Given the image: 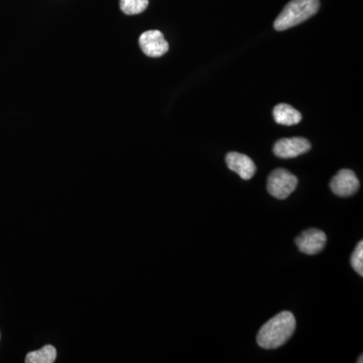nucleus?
Listing matches in <instances>:
<instances>
[{"mask_svg":"<svg viewBox=\"0 0 363 363\" xmlns=\"http://www.w3.org/2000/svg\"><path fill=\"white\" fill-rule=\"evenodd\" d=\"M296 330V319L292 313L283 311L267 322L257 334V344L264 350L281 347Z\"/></svg>","mask_w":363,"mask_h":363,"instance_id":"1","label":"nucleus"},{"mask_svg":"<svg viewBox=\"0 0 363 363\" xmlns=\"http://www.w3.org/2000/svg\"><path fill=\"white\" fill-rule=\"evenodd\" d=\"M319 7V0H292L274 21V28L281 32L300 25L316 14Z\"/></svg>","mask_w":363,"mask_h":363,"instance_id":"2","label":"nucleus"},{"mask_svg":"<svg viewBox=\"0 0 363 363\" xmlns=\"http://www.w3.org/2000/svg\"><path fill=\"white\" fill-rule=\"evenodd\" d=\"M298 186V178L285 169H277L267 179V191L277 199H286Z\"/></svg>","mask_w":363,"mask_h":363,"instance_id":"3","label":"nucleus"},{"mask_svg":"<svg viewBox=\"0 0 363 363\" xmlns=\"http://www.w3.org/2000/svg\"><path fill=\"white\" fill-rule=\"evenodd\" d=\"M295 241L301 252L314 255L323 250L326 245L327 236L319 229L310 228L301 233Z\"/></svg>","mask_w":363,"mask_h":363,"instance_id":"4","label":"nucleus"},{"mask_svg":"<svg viewBox=\"0 0 363 363\" xmlns=\"http://www.w3.org/2000/svg\"><path fill=\"white\" fill-rule=\"evenodd\" d=\"M311 150V143L303 138H283L274 143V154L281 159H293Z\"/></svg>","mask_w":363,"mask_h":363,"instance_id":"5","label":"nucleus"},{"mask_svg":"<svg viewBox=\"0 0 363 363\" xmlns=\"http://www.w3.org/2000/svg\"><path fill=\"white\" fill-rule=\"evenodd\" d=\"M143 52L150 58H159L169 51V44L160 30H147L140 37Z\"/></svg>","mask_w":363,"mask_h":363,"instance_id":"6","label":"nucleus"},{"mask_svg":"<svg viewBox=\"0 0 363 363\" xmlns=\"http://www.w3.org/2000/svg\"><path fill=\"white\" fill-rule=\"evenodd\" d=\"M330 188L332 192L339 197H350L357 192L359 181L354 172L344 169L332 178Z\"/></svg>","mask_w":363,"mask_h":363,"instance_id":"7","label":"nucleus"},{"mask_svg":"<svg viewBox=\"0 0 363 363\" xmlns=\"http://www.w3.org/2000/svg\"><path fill=\"white\" fill-rule=\"evenodd\" d=\"M225 161L227 167L238 174L243 180H250L257 171V167L252 160L240 152H229L227 154Z\"/></svg>","mask_w":363,"mask_h":363,"instance_id":"8","label":"nucleus"},{"mask_svg":"<svg viewBox=\"0 0 363 363\" xmlns=\"http://www.w3.org/2000/svg\"><path fill=\"white\" fill-rule=\"evenodd\" d=\"M272 114H274L276 123L281 124V125H295V124H298L302 121V116H301L300 112L288 104L277 105Z\"/></svg>","mask_w":363,"mask_h":363,"instance_id":"9","label":"nucleus"},{"mask_svg":"<svg viewBox=\"0 0 363 363\" xmlns=\"http://www.w3.org/2000/svg\"><path fill=\"white\" fill-rule=\"evenodd\" d=\"M57 358L56 348L52 345H45L42 350L28 353L26 363H52Z\"/></svg>","mask_w":363,"mask_h":363,"instance_id":"10","label":"nucleus"},{"mask_svg":"<svg viewBox=\"0 0 363 363\" xmlns=\"http://www.w3.org/2000/svg\"><path fill=\"white\" fill-rule=\"evenodd\" d=\"M149 6V0H121V9L128 16L143 13Z\"/></svg>","mask_w":363,"mask_h":363,"instance_id":"11","label":"nucleus"},{"mask_svg":"<svg viewBox=\"0 0 363 363\" xmlns=\"http://www.w3.org/2000/svg\"><path fill=\"white\" fill-rule=\"evenodd\" d=\"M351 266H352L354 271L359 274L360 277L363 276V241H359V243L355 247L354 252L351 255Z\"/></svg>","mask_w":363,"mask_h":363,"instance_id":"12","label":"nucleus"},{"mask_svg":"<svg viewBox=\"0 0 363 363\" xmlns=\"http://www.w3.org/2000/svg\"><path fill=\"white\" fill-rule=\"evenodd\" d=\"M357 362H358V363H359V362H360V363H362V362H363V360H362V357H360L359 359H358V360H357Z\"/></svg>","mask_w":363,"mask_h":363,"instance_id":"13","label":"nucleus"}]
</instances>
